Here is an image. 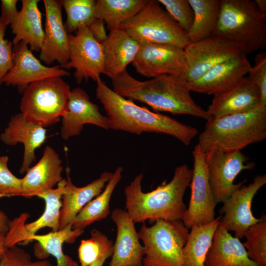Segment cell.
Listing matches in <instances>:
<instances>
[{
  "mask_svg": "<svg viewBox=\"0 0 266 266\" xmlns=\"http://www.w3.org/2000/svg\"><path fill=\"white\" fill-rule=\"evenodd\" d=\"M96 83V96L106 113L109 129L135 134L164 133L176 138L186 146L190 145L199 133L194 127L137 105L116 93L101 79Z\"/></svg>",
  "mask_w": 266,
  "mask_h": 266,
  "instance_id": "obj_1",
  "label": "cell"
},
{
  "mask_svg": "<svg viewBox=\"0 0 266 266\" xmlns=\"http://www.w3.org/2000/svg\"><path fill=\"white\" fill-rule=\"evenodd\" d=\"M193 170L186 164L177 166L172 179L148 192L142 190L143 173L136 175L124 189L125 210L134 223L158 219L182 220L187 209L183 197L190 186Z\"/></svg>",
  "mask_w": 266,
  "mask_h": 266,
  "instance_id": "obj_2",
  "label": "cell"
},
{
  "mask_svg": "<svg viewBox=\"0 0 266 266\" xmlns=\"http://www.w3.org/2000/svg\"><path fill=\"white\" fill-rule=\"evenodd\" d=\"M111 81L112 90L116 93L143 102L156 111L209 119L206 111L192 98L188 83L182 77L162 75L140 81L126 69Z\"/></svg>",
  "mask_w": 266,
  "mask_h": 266,
  "instance_id": "obj_3",
  "label": "cell"
},
{
  "mask_svg": "<svg viewBox=\"0 0 266 266\" xmlns=\"http://www.w3.org/2000/svg\"><path fill=\"white\" fill-rule=\"evenodd\" d=\"M266 138V107L260 105L248 112L206 121L198 144L204 154L212 150L230 153Z\"/></svg>",
  "mask_w": 266,
  "mask_h": 266,
  "instance_id": "obj_4",
  "label": "cell"
},
{
  "mask_svg": "<svg viewBox=\"0 0 266 266\" xmlns=\"http://www.w3.org/2000/svg\"><path fill=\"white\" fill-rule=\"evenodd\" d=\"M211 36L232 43L246 55L266 46V14L254 1L221 0L217 23Z\"/></svg>",
  "mask_w": 266,
  "mask_h": 266,
  "instance_id": "obj_5",
  "label": "cell"
},
{
  "mask_svg": "<svg viewBox=\"0 0 266 266\" xmlns=\"http://www.w3.org/2000/svg\"><path fill=\"white\" fill-rule=\"evenodd\" d=\"M189 233L181 220L158 219L151 227L143 223L138 233L143 244V266H185L183 249Z\"/></svg>",
  "mask_w": 266,
  "mask_h": 266,
  "instance_id": "obj_6",
  "label": "cell"
},
{
  "mask_svg": "<svg viewBox=\"0 0 266 266\" xmlns=\"http://www.w3.org/2000/svg\"><path fill=\"white\" fill-rule=\"evenodd\" d=\"M70 92V86L61 76L32 83L22 93L21 113L30 122L43 128L51 126L65 113Z\"/></svg>",
  "mask_w": 266,
  "mask_h": 266,
  "instance_id": "obj_7",
  "label": "cell"
},
{
  "mask_svg": "<svg viewBox=\"0 0 266 266\" xmlns=\"http://www.w3.org/2000/svg\"><path fill=\"white\" fill-rule=\"evenodd\" d=\"M119 29L139 43L170 44L183 49L190 43L187 33L158 0H149L135 15L122 24Z\"/></svg>",
  "mask_w": 266,
  "mask_h": 266,
  "instance_id": "obj_8",
  "label": "cell"
},
{
  "mask_svg": "<svg viewBox=\"0 0 266 266\" xmlns=\"http://www.w3.org/2000/svg\"><path fill=\"white\" fill-rule=\"evenodd\" d=\"M29 217V214L24 213L10 221L8 231L5 235L7 248L21 242L26 243L34 240L39 244L37 246L41 248L35 250V256L39 260L46 259L52 255L56 259L57 266H78L76 261L64 253L63 245L65 242L73 243L84 230H73L71 224L63 229L45 234H29L25 229V222Z\"/></svg>",
  "mask_w": 266,
  "mask_h": 266,
  "instance_id": "obj_9",
  "label": "cell"
},
{
  "mask_svg": "<svg viewBox=\"0 0 266 266\" xmlns=\"http://www.w3.org/2000/svg\"><path fill=\"white\" fill-rule=\"evenodd\" d=\"M208 180L216 203L223 202L245 182L234 183L236 176L243 170L252 169L254 162L247 163L249 157L241 151L224 153L212 150L206 154Z\"/></svg>",
  "mask_w": 266,
  "mask_h": 266,
  "instance_id": "obj_10",
  "label": "cell"
},
{
  "mask_svg": "<svg viewBox=\"0 0 266 266\" xmlns=\"http://www.w3.org/2000/svg\"><path fill=\"white\" fill-rule=\"evenodd\" d=\"M194 167L189 207L182 218L184 225L190 229L194 225H205L215 219L217 205L209 184L205 154L197 144L192 151Z\"/></svg>",
  "mask_w": 266,
  "mask_h": 266,
  "instance_id": "obj_11",
  "label": "cell"
},
{
  "mask_svg": "<svg viewBox=\"0 0 266 266\" xmlns=\"http://www.w3.org/2000/svg\"><path fill=\"white\" fill-rule=\"evenodd\" d=\"M132 64L138 73L151 78L162 75L182 77L187 69L184 49L166 43H140Z\"/></svg>",
  "mask_w": 266,
  "mask_h": 266,
  "instance_id": "obj_12",
  "label": "cell"
},
{
  "mask_svg": "<svg viewBox=\"0 0 266 266\" xmlns=\"http://www.w3.org/2000/svg\"><path fill=\"white\" fill-rule=\"evenodd\" d=\"M68 48L69 61L62 68H74L77 83L100 79L104 65L102 47L87 27L79 28L75 34H68Z\"/></svg>",
  "mask_w": 266,
  "mask_h": 266,
  "instance_id": "obj_13",
  "label": "cell"
},
{
  "mask_svg": "<svg viewBox=\"0 0 266 266\" xmlns=\"http://www.w3.org/2000/svg\"><path fill=\"white\" fill-rule=\"evenodd\" d=\"M184 51L187 69L182 78L188 83L198 79L216 65L244 54L234 44L211 36L190 43Z\"/></svg>",
  "mask_w": 266,
  "mask_h": 266,
  "instance_id": "obj_14",
  "label": "cell"
},
{
  "mask_svg": "<svg viewBox=\"0 0 266 266\" xmlns=\"http://www.w3.org/2000/svg\"><path fill=\"white\" fill-rule=\"evenodd\" d=\"M266 184V174L257 175L252 183L242 185L222 202L219 213L223 216L220 223L228 232L233 231L235 237L242 238L247 229L260 221V218L252 213V202L258 191Z\"/></svg>",
  "mask_w": 266,
  "mask_h": 266,
  "instance_id": "obj_15",
  "label": "cell"
},
{
  "mask_svg": "<svg viewBox=\"0 0 266 266\" xmlns=\"http://www.w3.org/2000/svg\"><path fill=\"white\" fill-rule=\"evenodd\" d=\"M13 53L12 66L3 78L1 84L16 86L20 93L36 81L70 74L60 66H48L42 64L24 42L13 45Z\"/></svg>",
  "mask_w": 266,
  "mask_h": 266,
  "instance_id": "obj_16",
  "label": "cell"
},
{
  "mask_svg": "<svg viewBox=\"0 0 266 266\" xmlns=\"http://www.w3.org/2000/svg\"><path fill=\"white\" fill-rule=\"evenodd\" d=\"M62 118L61 135L65 140L79 135L86 124L109 129L107 116L100 112L99 106L92 102L87 93L80 87L71 90Z\"/></svg>",
  "mask_w": 266,
  "mask_h": 266,
  "instance_id": "obj_17",
  "label": "cell"
},
{
  "mask_svg": "<svg viewBox=\"0 0 266 266\" xmlns=\"http://www.w3.org/2000/svg\"><path fill=\"white\" fill-rule=\"evenodd\" d=\"M46 21L39 59L47 65L57 62L62 67L69 61L68 33L64 24L60 0H44Z\"/></svg>",
  "mask_w": 266,
  "mask_h": 266,
  "instance_id": "obj_18",
  "label": "cell"
},
{
  "mask_svg": "<svg viewBox=\"0 0 266 266\" xmlns=\"http://www.w3.org/2000/svg\"><path fill=\"white\" fill-rule=\"evenodd\" d=\"M111 219L117 228L111 259L108 266H143L144 248L134 223L125 210L115 208Z\"/></svg>",
  "mask_w": 266,
  "mask_h": 266,
  "instance_id": "obj_19",
  "label": "cell"
},
{
  "mask_svg": "<svg viewBox=\"0 0 266 266\" xmlns=\"http://www.w3.org/2000/svg\"><path fill=\"white\" fill-rule=\"evenodd\" d=\"M251 65L242 55L211 67L198 79L188 83L191 91L213 96L226 91L248 74Z\"/></svg>",
  "mask_w": 266,
  "mask_h": 266,
  "instance_id": "obj_20",
  "label": "cell"
},
{
  "mask_svg": "<svg viewBox=\"0 0 266 266\" xmlns=\"http://www.w3.org/2000/svg\"><path fill=\"white\" fill-rule=\"evenodd\" d=\"M260 104V95L256 85L245 76L231 89L214 96L206 111L209 120L215 119L248 112Z\"/></svg>",
  "mask_w": 266,
  "mask_h": 266,
  "instance_id": "obj_21",
  "label": "cell"
},
{
  "mask_svg": "<svg viewBox=\"0 0 266 266\" xmlns=\"http://www.w3.org/2000/svg\"><path fill=\"white\" fill-rule=\"evenodd\" d=\"M47 131L45 128L27 120L21 113L12 116L0 140L10 146L22 143L24 147L23 159L19 172L26 173L35 162V152L45 141Z\"/></svg>",
  "mask_w": 266,
  "mask_h": 266,
  "instance_id": "obj_22",
  "label": "cell"
},
{
  "mask_svg": "<svg viewBox=\"0 0 266 266\" xmlns=\"http://www.w3.org/2000/svg\"><path fill=\"white\" fill-rule=\"evenodd\" d=\"M62 162L51 146H46L38 163L30 167L22 178V197L32 198L53 189L63 179Z\"/></svg>",
  "mask_w": 266,
  "mask_h": 266,
  "instance_id": "obj_23",
  "label": "cell"
},
{
  "mask_svg": "<svg viewBox=\"0 0 266 266\" xmlns=\"http://www.w3.org/2000/svg\"><path fill=\"white\" fill-rule=\"evenodd\" d=\"M112 174L111 172L104 171L97 179L86 186L79 187L72 183L69 168L67 167L66 183L62 196L59 230L72 224L82 208L102 192Z\"/></svg>",
  "mask_w": 266,
  "mask_h": 266,
  "instance_id": "obj_24",
  "label": "cell"
},
{
  "mask_svg": "<svg viewBox=\"0 0 266 266\" xmlns=\"http://www.w3.org/2000/svg\"><path fill=\"white\" fill-rule=\"evenodd\" d=\"M104 65L103 74L112 79L126 69L134 61L140 43L120 29L109 31L101 43Z\"/></svg>",
  "mask_w": 266,
  "mask_h": 266,
  "instance_id": "obj_25",
  "label": "cell"
},
{
  "mask_svg": "<svg viewBox=\"0 0 266 266\" xmlns=\"http://www.w3.org/2000/svg\"><path fill=\"white\" fill-rule=\"evenodd\" d=\"M204 266H258L248 257L239 239L233 236L219 223L206 256Z\"/></svg>",
  "mask_w": 266,
  "mask_h": 266,
  "instance_id": "obj_26",
  "label": "cell"
},
{
  "mask_svg": "<svg viewBox=\"0 0 266 266\" xmlns=\"http://www.w3.org/2000/svg\"><path fill=\"white\" fill-rule=\"evenodd\" d=\"M38 0H22V7L10 24L14 35L13 45L23 41L29 45L31 51H40L43 39L44 30L42 14Z\"/></svg>",
  "mask_w": 266,
  "mask_h": 266,
  "instance_id": "obj_27",
  "label": "cell"
},
{
  "mask_svg": "<svg viewBox=\"0 0 266 266\" xmlns=\"http://www.w3.org/2000/svg\"><path fill=\"white\" fill-rule=\"evenodd\" d=\"M123 170L122 166L117 167L102 192L79 212L72 224L73 230H84L93 223L108 216L110 214V199L122 178Z\"/></svg>",
  "mask_w": 266,
  "mask_h": 266,
  "instance_id": "obj_28",
  "label": "cell"
},
{
  "mask_svg": "<svg viewBox=\"0 0 266 266\" xmlns=\"http://www.w3.org/2000/svg\"><path fill=\"white\" fill-rule=\"evenodd\" d=\"M221 216H218L208 224L194 225L190 229L183 249L185 266H204L206 256Z\"/></svg>",
  "mask_w": 266,
  "mask_h": 266,
  "instance_id": "obj_29",
  "label": "cell"
},
{
  "mask_svg": "<svg viewBox=\"0 0 266 266\" xmlns=\"http://www.w3.org/2000/svg\"><path fill=\"white\" fill-rule=\"evenodd\" d=\"M188 0L194 18L187 35L190 43H194L212 35L218 20L221 0Z\"/></svg>",
  "mask_w": 266,
  "mask_h": 266,
  "instance_id": "obj_30",
  "label": "cell"
},
{
  "mask_svg": "<svg viewBox=\"0 0 266 266\" xmlns=\"http://www.w3.org/2000/svg\"><path fill=\"white\" fill-rule=\"evenodd\" d=\"M149 0H96V18L103 20L109 31L118 29L124 22L135 15Z\"/></svg>",
  "mask_w": 266,
  "mask_h": 266,
  "instance_id": "obj_31",
  "label": "cell"
},
{
  "mask_svg": "<svg viewBox=\"0 0 266 266\" xmlns=\"http://www.w3.org/2000/svg\"><path fill=\"white\" fill-rule=\"evenodd\" d=\"M66 183V179L63 178L56 188L44 191L36 195L44 200L45 209L39 218L25 225V229L28 233L35 234L39 230L45 227L51 228L52 232L59 230L62 196Z\"/></svg>",
  "mask_w": 266,
  "mask_h": 266,
  "instance_id": "obj_32",
  "label": "cell"
},
{
  "mask_svg": "<svg viewBox=\"0 0 266 266\" xmlns=\"http://www.w3.org/2000/svg\"><path fill=\"white\" fill-rule=\"evenodd\" d=\"M60 2L66 14L65 27L69 34L81 27H88L96 18V0H63Z\"/></svg>",
  "mask_w": 266,
  "mask_h": 266,
  "instance_id": "obj_33",
  "label": "cell"
},
{
  "mask_svg": "<svg viewBox=\"0 0 266 266\" xmlns=\"http://www.w3.org/2000/svg\"><path fill=\"white\" fill-rule=\"evenodd\" d=\"M246 241L242 243L248 257L258 266H266V216L250 227L244 233Z\"/></svg>",
  "mask_w": 266,
  "mask_h": 266,
  "instance_id": "obj_34",
  "label": "cell"
},
{
  "mask_svg": "<svg viewBox=\"0 0 266 266\" xmlns=\"http://www.w3.org/2000/svg\"><path fill=\"white\" fill-rule=\"evenodd\" d=\"M113 243L100 231L94 229L91 237L81 241L78 250L81 266H89L101 256L113 250Z\"/></svg>",
  "mask_w": 266,
  "mask_h": 266,
  "instance_id": "obj_35",
  "label": "cell"
},
{
  "mask_svg": "<svg viewBox=\"0 0 266 266\" xmlns=\"http://www.w3.org/2000/svg\"><path fill=\"white\" fill-rule=\"evenodd\" d=\"M159 2L177 23L180 28L188 33L194 18L193 10L188 0H159Z\"/></svg>",
  "mask_w": 266,
  "mask_h": 266,
  "instance_id": "obj_36",
  "label": "cell"
},
{
  "mask_svg": "<svg viewBox=\"0 0 266 266\" xmlns=\"http://www.w3.org/2000/svg\"><path fill=\"white\" fill-rule=\"evenodd\" d=\"M0 266H52L46 259L33 261L31 255L16 245L8 248L0 259Z\"/></svg>",
  "mask_w": 266,
  "mask_h": 266,
  "instance_id": "obj_37",
  "label": "cell"
},
{
  "mask_svg": "<svg viewBox=\"0 0 266 266\" xmlns=\"http://www.w3.org/2000/svg\"><path fill=\"white\" fill-rule=\"evenodd\" d=\"M8 158L0 156V194L7 197L22 196V178L12 173L8 168Z\"/></svg>",
  "mask_w": 266,
  "mask_h": 266,
  "instance_id": "obj_38",
  "label": "cell"
},
{
  "mask_svg": "<svg viewBox=\"0 0 266 266\" xmlns=\"http://www.w3.org/2000/svg\"><path fill=\"white\" fill-rule=\"evenodd\" d=\"M248 77L256 85L260 95V105L266 107V53L256 55L254 64L248 72Z\"/></svg>",
  "mask_w": 266,
  "mask_h": 266,
  "instance_id": "obj_39",
  "label": "cell"
},
{
  "mask_svg": "<svg viewBox=\"0 0 266 266\" xmlns=\"http://www.w3.org/2000/svg\"><path fill=\"white\" fill-rule=\"evenodd\" d=\"M7 26L0 17V85L13 65V44L4 37Z\"/></svg>",
  "mask_w": 266,
  "mask_h": 266,
  "instance_id": "obj_40",
  "label": "cell"
},
{
  "mask_svg": "<svg viewBox=\"0 0 266 266\" xmlns=\"http://www.w3.org/2000/svg\"><path fill=\"white\" fill-rule=\"evenodd\" d=\"M17 2V0H1V15L0 17L7 26L11 23L18 13Z\"/></svg>",
  "mask_w": 266,
  "mask_h": 266,
  "instance_id": "obj_41",
  "label": "cell"
},
{
  "mask_svg": "<svg viewBox=\"0 0 266 266\" xmlns=\"http://www.w3.org/2000/svg\"><path fill=\"white\" fill-rule=\"evenodd\" d=\"M105 25V23L103 20L95 18L87 27L94 37L100 43L108 37Z\"/></svg>",
  "mask_w": 266,
  "mask_h": 266,
  "instance_id": "obj_42",
  "label": "cell"
},
{
  "mask_svg": "<svg viewBox=\"0 0 266 266\" xmlns=\"http://www.w3.org/2000/svg\"><path fill=\"white\" fill-rule=\"evenodd\" d=\"M10 221L7 216L2 211H0V233L6 234L8 231Z\"/></svg>",
  "mask_w": 266,
  "mask_h": 266,
  "instance_id": "obj_43",
  "label": "cell"
},
{
  "mask_svg": "<svg viewBox=\"0 0 266 266\" xmlns=\"http://www.w3.org/2000/svg\"><path fill=\"white\" fill-rule=\"evenodd\" d=\"M112 251L113 250L109 251L102 255L89 266H103L105 261L112 256Z\"/></svg>",
  "mask_w": 266,
  "mask_h": 266,
  "instance_id": "obj_44",
  "label": "cell"
},
{
  "mask_svg": "<svg viewBox=\"0 0 266 266\" xmlns=\"http://www.w3.org/2000/svg\"><path fill=\"white\" fill-rule=\"evenodd\" d=\"M5 234L0 233V259L7 249L5 245Z\"/></svg>",
  "mask_w": 266,
  "mask_h": 266,
  "instance_id": "obj_45",
  "label": "cell"
},
{
  "mask_svg": "<svg viewBox=\"0 0 266 266\" xmlns=\"http://www.w3.org/2000/svg\"><path fill=\"white\" fill-rule=\"evenodd\" d=\"M254 2L258 10L262 13L266 14V0H255Z\"/></svg>",
  "mask_w": 266,
  "mask_h": 266,
  "instance_id": "obj_46",
  "label": "cell"
},
{
  "mask_svg": "<svg viewBox=\"0 0 266 266\" xmlns=\"http://www.w3.org/2000/svg\"><path fill=\"white\" fill-rule=\"evenodd\" d=\"M7 196L5 195L0 194V199L3 197H6Z\"/></svg>",
  "mask_w": 266,
  "mask_h": 266,
  "instance_id": "obj_47",
  "label": "cell"
}]
</instances>
